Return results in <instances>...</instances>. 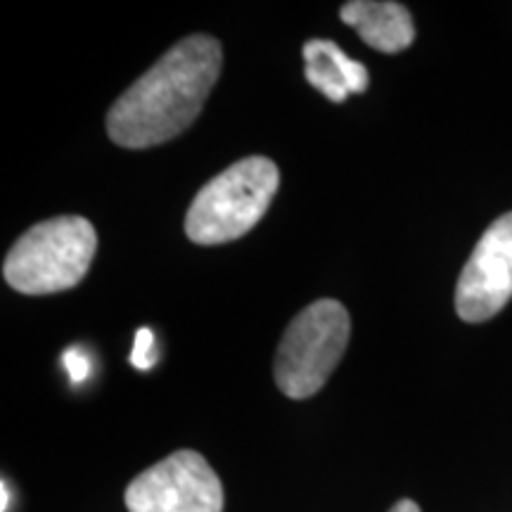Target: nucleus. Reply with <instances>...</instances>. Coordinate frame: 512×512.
Here are the masks:
<instances>
[{"instance_id":"nucleus-1","label":"nucleus","mask_w":512,"mask_h":512,"mask_svg":"<svg viewBox=\"0 0 512 512\" xmlns=\"http://www.w3.org/2000/svg\"><path fill=\"white\" fill-rule=\"evenodd\" d=\"M223 50L214 36L192 34L152 64L107 114L112 143L145 150L181 136L200 117L221 76Z\"/></svg>"},{"instance_id":"nucleus-2","label":"nucleus","mask_w":512,"mask_h":512,"mask_svg":"<svg viewBox=\"0 0 512 512\" xmlns=\"http://www.w3.org/2000/svg\"><path fill=\"white\" fill-rule=\"evenodd\" d=\"M98 249V233L83 216H55L36 223L5 256L3 278L22 294L72 290L86 278Z\"/></svg>"},{"instance_id":"nucleus-3","label":"nucleus","mask_w":512,"mask_h":512,"mask_svg":"<svg viewBox=\"0 0 512 512\" xmlns=\"http://www.w3.org/2000/svg\"><path fill=\"white\" fill-rule=\"evenodd\" d=\"M280 171L268 157H245L204 185L185 214V233L197 245H223L247 235L264 219Z\"/></svg>"},{"instance_id":"nucleus-4","label":"nucleus","mask_w":512,"mask_h":512,"mask_svg":"<svg viewBox=\"0 0 512 512\" xmlns=\"http://www.w3.org/2000/svg\"><path fill=\"white\" fill-rule=\"evenodd\" d=\"M351 337V318L344 304L318 299L287 325L275 354V384L290 399L318 394L342 361Z\"/></svg>"},{"instance_id":"nucleus-5","label":"nucleus","mask_w":512,"mask_h":512,"mask_svg":"<svg viewBox=\"0 0 512 512\" xmlns=\"http://www.w3.org/2000/svg\"><path fill=\"white\" fill-rule=\"evenodd\" d=\"M128 512H223V486L197 451L171 453L126 489Z\"/></svg>"},{"instance_id":"nucleus-6","label":"nucleus","mask_w":512,"mask_h":512,"mask_svg":"<svg viewBox=\"0 0 512 512\" xmlns=\"http://www.w3.org/2000/svg\"><path fill=\"white\" fill-rule=\"evenodd\" d=\"M512 299V211L496 219L458 278L456 311L465 323L494 318Z\"/></svg>"},{"instance_id":"nucleus-7","label":"nucleus","mask_w":512,"mask_h":512,"mask_svg":"<svg viewBox=\"0 0 512 512\" xmlns=\"http://www.w3.org/2000/svg\"><path fill=\"white\" fill-rule=\"evenodd\" d=\"M339 17L380 53H401L415 41L411 12L394 0H351L342 5Z\"/></svg>"},{"instance_id":"nucleus-8","label":"nucleus","mask_w":512,"mask_h":512,"mask_svg":"<svg viewBox=\"0 0 512 512\" xmlns=\"http://www.w3.org/2000/svg\"><path fill=\"white\" fill-rule=\"evenodd\" d=\"M304 74L316 91L332 102H344L351 93H366L370 74L366 64L351 60L337 43L313 38L304 46Z\"/></svg>"},{"instance_id":"nucleus-9","label":"nucleus","mask_w":512,"mask_h":512,"mask_svg":"<svg viewBox=\"0 0 512 512\" xmlns=\"http://www.w3.org/2000/svg\"><path fill=\"white\" fill-rule=\"evenodd\" d=\"M159 361V351L155 335H152L150 328H140L136 332V344H133L131 351V363L138 370H150Z\"/></svg>"},{"instance_id":"nucleus-10","label":"nucleus","mask_w":512,"mask_h":512,"mask_svg":"<svg viewBox=\"0 0 512 512\" xmlns=\"http://www.w3.org/2000/svg\"><path fill=\"white\" fill-rule=\"evenodd\" d=\"M64 366L69 370V380L72 384H81L88 377V370H91V361L83 354L81 349H69L64 351Z\"/></svg>"},{"instance_id":"nucleus-11","label":"nucleus","mask_w":512,"mask_h":512,"mask_svg":"<svg viewBox=\"0 0 512 512\" xmlns=\"http://www.w3.org/2000/svg\"><path fill=\"white\" fill-rule=\"evenodd\" d=\"M389 512H420V508H418V503H413V501H408V498H403V501L396 503Z\"/></svg>"},{"instance_id":"nucleus-12","label":"nucleus","mask_w":512,"mask_h":512,"mask_svg":"<svg viewBox=\"0 0 512 512\" xmlns=\"http://www.w3.org/2000/svg\"><path fill=\"white\" fill-rule=\"evenodd\" d=\"M3 512H8V482H3Z\"/></svg>"}]
</instances>
